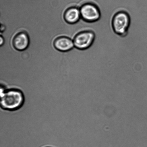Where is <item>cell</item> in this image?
<instances>
[{"label": "cell", "mask_w": 147, "mask_h": 147, "mask_svg": "<svg viewBox=\"0 0 147 147\" xmlns=\"http://www.w3.org/2000/svg\"><path fill=\"white\" fill-rule=\"evenodd\" d=\"M131 23L130 16L127 11L123 10L117 11L112 19V30L117 35L125 37L129 32Z\"/></svg>", "instance_id": "7a4b0ae2"}, {"label": "cell", "mask_w": 147, "mask_h": 147, "mask_svg": "<svg viewBox=\"0 0 147 147\" xmlns=\"http://www.w3.org/2000/svg\"><path fill=\"white\" fill-rule=\"evenodd\" d=\"M54 45L56 49L61 52L68 51L74 47L73 40L66 36L57 37L54 40Z\"/></svg>", "instance_id": "8992f818"}, {"label": "cell", "mask_w": 147, "mask_h": 147, "mask_svg": "<svg viewBox=\"0 0 147 147\" xmlns=\"http://www.w3.org/2000/svg\"><path fill=\"white\" fill-rule=\"evenodd\" d=\"M64 18L66 22L70 24L78 23L81 19L80 8L76 6H71L66 10Z\"/></svg>", "instance_id": "52a82bcc"}, {"label": "cell", "mask_w": 147, "mask_h": 147, "mask_svg": "<svg viewBox=\"0 0 147 147\" xmlns=\"http://www.w3.org/2000/svg\"><path fill=\"white\" fill-rule=\"evenodd\" d=\"M79 8L81 19L85 22L88 23L96 22L99 21L101 17L100 9L94 3H84Z\"/></svg>", "instance_id": "277c9868"}, {"label": "cell", "mask_w": 147, "mask_h": 147, "mask_svg": "<svg viewBox=\"0 0 147 147\" xmlns=\"http://www.w3.org/2000/svg\"><path fill=\"white\" fill-rule=\"evenodd\" d=\"M11 42V44H8V46H13L15 49L18 51H24L26 49L29 45L30 38L28 34L25 32H19L12 38L8 40H5L4 43Z\"/></svg>", "instance_id": "5b68a950"}, {"label": "cell", "mask_w": 147, "mask_h": 147, "mask_svg": "<svg viewBox=\"0 0 147 147\" xmlns=\"http://www.w3.org/2000/svg\"><path fill=\"white\" fill-rule=\"evenodd\" d=\"M96 39V34L92 30H86L78 32L73 39L74 47L80 51H84L93 45Z\"/></svg>", "instance_id": "3957f363"}, {"label": "cell", "mask_w": 147, "mask_h": 147, "mask_svg": "<svg viewBox=\"0 0 147 147\" xmlns=\"http://www.w3.org/2000/svg\"><path fill=\"white\" fill-rule=\"evenodd\" d=\"M1 39V42H0V46H1L4 44V42H5V40H4L3 37L1 36L0 37Z\"/></svg>", "instance_id": "ba28073f"}, {"label": "cell", "mask_w": 147, "mask_h": 147, "mask_svg": "<svg viewBox=\"0 0 147 147\" xmlns=\"http://www.w3.org/2000/svg\"><path fill=\"white\" fill-rule=\"evenodd\" d=\"M1 106L3 109L14 111L20 109L24 104V97L20 89H1Z\"/></svg>", "instance_id": "6da1fadb"}]
</instances>
